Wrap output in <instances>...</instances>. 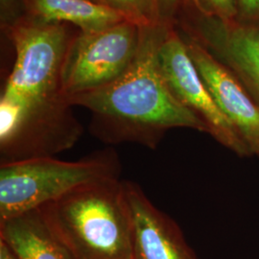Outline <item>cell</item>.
I'll list each match as a JSON object with an SVG mask.
<instances>
[{
    "mask_svg": "<svg viewBox=\"0 0 259 259\" xmlns=\"http://www.w3.org/2000/svg\"><path fill=\"white\" fill-rule=\"evenodd\" d=\"M2 29L16 60L0 99V162L54 157L72 148L83 129L63 92L73 37L68 28L25 16Z\"/></svg>",
    "mask_w": 259,
    "mask_h": 259,
    "instance_id": "1",
    "label": "cell"
},
{
    "mask_svg": "<svg viewBox=\"0 0 259 259\" xmlns=\"http://www.w3.org/2000/svg\"><path fill=\"white\" fill-rule=\"evenodd\" d=\"M167 25L142 27L139 51L117 79L67 97L72 107L92 112L91 133L104 143H136L155 149L169 130L209 134L204 121L174 96L160 71L157 51Z\"/></svg>",
    "mask_w": 259,
    "mask_h": 259,
    "instance_id": "2",
    "label": "cell"
},
{
    "mask_svg": "<svg viewBox=\"0 0 259 259\" xmlns=\"http://www.w3.org/2000/svg\"><path fill=\"white\" fill-rule=\"evenodd\" d=\"M74 259H133V226L124 183L82 185L38 208Z\"/></svg>",
    "mask_w": 259,
    "mask_h": 259,
    "instance_id": "3",
    "label": "cell"
},
{
    "mask_svg": "<svg viewBox=\"0 0 259 259\" xmlns=\"http://www.w3.org/2000/svg\"><path fill=\"white\" fill-rule=\"evenodd\" d=\"M120 173L112 150L77 161L45 157L0 163V222L38 209L82 185L120 179Z\"/></svg>",
    "mask_w": 259,
    "mask_h": 259,
    "instance_id": "4",
    "label": "cell"
},
{
    "mask_svg": "<svg viewBox=\"0 0 259 259\" xmlns=\"http://www.w3.org/2000/svg\"><path fill=\"white\" fill-rule=\"evenodd\" d=\"M142 27L125 20L98 32L72 37L63 66L67 97L111 83L123 74L139 51Z\"/></svg>",
    "mask_w": 259,
    "mask_h": 259,
    "instance_id": "5",
    "label": "cell"
},
{
    "mask_svg": "<svg viewBox=\"0 0 259 259\" xmlns=\"http://www.w3.org/2000/svg\"><path fill=\"white\" fill-rule=\"evenodd\" d=\"M157 60L170 91L180 102L204 121L209 135L237 155H250L248 145L208 93L184 38L169 25L159 44Z\"/></svg>",
    "mask_w": 259,
    "mask_h": 259,
    "instance_id": "6",
    "label": "cell"
},
{
    "mask_svg": "<svg viewBox=\"0 0 259 259\" xmlns=\"http://www.w3.org/2000/svg\"><path fill=\"white\" fill-rule=\"evenodd\" d=\"M184 40L214 102L237 130L251 154H258V104L232 71L201 44L191 37Z\"/></svg>",
    "mask_w": 259,
    "mask_h": 259,
    "instance_id": "7",
    "label": "cell"
},
{
    "mask_svg": "<svg viewBox=\"0 0 259 259\" xmlns=\"http://www.w3.org/2000/svg\"><path fill=\"white\" fill-rule=\"evenodd\" d=\"M133 226V259H198L174 220L137 183L123 181Z\"/></svg>",
    "mask_w": 259,
    "mask_h": 259,
    "instance_id": "8",
    "label": "cell"
},
{
    "mask_svg": "<svg viewBox=\"0 0 259 259\" xmlns=\"http://www.w3.org/2000/svg\"><path fill=\"white\" fill-rule=\"evenodd\" d=\"M190 36L240 76L259 105V27L235 25L200 10Z\"/></svg>",
    "mask_w": 259,
    "mask_h": 259,
    "instance_id": "9",
    "label": "cell"
},
{
    "mask_svg": "<svg viewBox=\"0 0 259 259\" xmlns=\"http://www.w3.org/2000/svg\"><path fill=\"white\" fill-rule=\"evenodd\" d=\"M0 239L19 259H74L50 231L39 209L0 222Z\"/></svg>",
    "mask_w": 259,
    "mask_h": 259,
    "instance_id": "10",
    "label": "cell"
},
{
    "mask_svg": "<svg viewBox=\"0 0 259 259\" xmlns=\"http://www.w3.org/2000/svg\"><path fill=\"white\" fill-rule=\"evenodd\" d=\"M26 16L47 22L71 23L81 32H98L125 21L119 13L91 0H25Z\"/></svg>",
    "mask_w": 259,
    "mask_h": 259,
    "instance_id": "11",
    "label": "cell"
},
{
    "mask_svg": "<svg viewBox=\"0 0 259 259\" xmlns=\"http://www.w3.org/2000/svg\"><path fill=\"white\" fill-rule=\"evenodd\" d=\"M104 4L140 27L165 23L160 17L157 0H104Z\"/></svg>",
    "mask_w": 259,
    "mask_h": 259,
    "instance_id": "12",
    "label": "cell"
},
{
    "mask_svg": "<svg viewBox=\"0 0 259 259\" xmlns=\"http://www.w3.org/2000/svg\"><path fill=\"white\" fill-rule=\"evenodd\" d=\"M197 8L225 21H232L238 14L236 0H195Z\"/></svg>",
    "mask_w": 259,
    "mask_h": 259,
    "instance_id": "13",
    "label": "cell"
},
{
    "mask_svg": "<svg viewBox=\"0 0 259 259\" xmlns=\"http://www.w3.org/2000/svg\"><path fill=\"white\" fill-rule=\"evenodd\" d=\"M1 26L15 23L26 16L25 0H0Z\"/></svg>",
    "mask_w": 259,
    "mask_h": 259,
    "instance_id": "14",
    "label": "cell"
},
{
    "mask_svg": "<svg viewBox=\"0 0 259 259\" xmlns=\"http://www.w3.org/2000/svg\"><path fill=\"white\" fill-rule=\"evenodd\" d=\"M242 16L252 21H259V0H236Z\"/></svg>",
    "mask_w": 259,
    "mask_h": 259,
    "instance_id": "15",
    "label": "cell"
},
{
    "mask_svg": "<svg viewBox=\"0 0 259 259\" xmlns=\"http://www.w3.org/2000/svg\"><path fill=\"white\" fill-rule=\"evenodd\" d=\"M160 17L163 22L168 23V19H170L177 9V6L182 2V0H157Z\"/></svg>",
    "mask_w": 259,
    "mask_h": 259,
    "instance_id": "16",
    "label": "cell"
},
{
    "mask_svg": "<svg viewBox=\"0 0 259 259\" xmlns=\"http://www.w3.org/2000/svg\"><path fill=\"white\" fill-rule=\"evenodd\" d=\"M0 259H19L5 241L0 239Z\"/></svg>",
    "mask_w": 259,
    "mask_h": 259,
    "instance_id": "17",
    "label": "cell"
},
{
    "mask_svg": "<svg viewBox=\"0 0 259 259\" xmlns=\"http://www.w3.org/2000/svg\"><path fill=\"white\" fill-rule=\"evenodd\" d=\"M91 1H93V2H96V3H99V4H103V5H105V4H104V0H91Z\"/></svg>",
    "mask_w": 259,
    "mask_h": 259,
    "instance_id": "18",
    "label": "cell"
},
{
    "mask_svg": "<svg viewBox=\"0 0 259 259\" xmlns=\"http://www.w3.org/2000/svg\"><path fill=\"white\" fill-rule=\"evenodd\" d=\"M257 155H259V153H258V154H257Z\"/></svg>",
    "mask_w": 259,
    "mask_h": 259,
    "instance_id": "19",
    "label": "cell"
}]
</instances>
